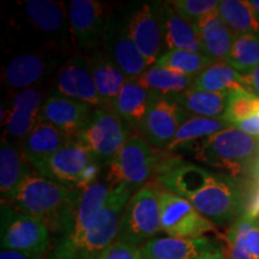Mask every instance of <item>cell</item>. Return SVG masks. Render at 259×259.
I'll return each instance as SVG.
<instances>
[{"label":"cell","mask_w":259,"mask_h":259,"mask_svg":"<svg viewBox=\"0 0 259 259\" xmlns=\"http://www.w3.org/2000/svg\"><path fill=\"white\" fill-rule=\"evenodd\" d=\"M2 248L44 258L50 246V229L40 220L16 210L8 204L0 209Z\"/></svg>","instance_id":"obj_9"},{"label":"cell","mask_w":259,"mask_h":259,"mask_svg":"<svg viewBox=\"0 0 259 259\" xmlns=\"http://www.w3.org/2000/svg\"><path fill=\"white\" fill-rule=\"evenodd\" d=\"M70 54L52 50H34L22 52L9 60L3 69L2 80L6 87L14 90L30 89L32 85L53 72L61 61ZM65 63V61H64Z\"/></svg>","instance_id":"obj_14"},{"label":"cell","mask_w":259,"mask_h":259,"mask_svg":"<svg viewBox=\"0 0 259 259\" xmlns=\"http://www.w3.org/2000/svg\"><path fill=\"white\" fill-rule=\"evenodd\" d=\"M250 4L253 8L255 15H257V18L259 19V0H250Z\"/></svg>","instance_id":"obj_45"},{"label":"cell","mask_w":259,"mask_h":259,"mask_svg":"<svg viewBox=\"0 0 259 259\" xmlns=\"http://www.w3.org/2000/svg\"><path fill=\"white\" fill-rule=\"evenodd\" d=\"M156 94L144 88L136 79H127L109 108L120 116L130 127L141 130Z\"/></svg>","instance_id":"obj_25"},{"label":"cell","mask_w":259,"mask_h":259,"mask_svg":"<svg viewBox=\"0 0 259 259\" xmlns=\"http://www.w3.org/2000/svg\"><path fill=\"white\" fill-rule=\"evenodd\" d=\"M225 118H203V116L191 115L187 120L178 130L176 137L166 148L167 153H177L184 148L202 141V139L212 136L218 132L231 127Z\"/></svg>","instance_id":"obj_29"},{"label":"cell","mask_w":259,"mask_h":259,"mask_svg":"<svg viewBox=\"0 0 259 259\" xmlns=\"http://www.w3.org/2000/svg\"><path fill=\"white\" fill-rule=\"evenodd\" d=\"M259 113V97L245 89L229 93L228 105L223 118L235 126Z\"/></svg>","instance_id":"obj_35"},{"label":"cell","mask_w":259,"mask_h":259,"mask_svg":"<svg viewBox=\"0 0 259 259\" xmlns=\"http://www.w3.org/2000/svg\"><path fill=\"white\" fill-rule=\"evenodd\" d=\"M226 63L240 73H246L259 66V35L236 36Z\"/></svg>","instance_id":"obj_34"},{"label":"cell","mask_w":259,"mask_h":259,"mask_svg":"<svg viewBox=\"0 0 259 259\" xmlns=\"http://www.w3.org/2000/svg\"><path fill=\"white\" fill-rule=\"evenodd\" d=\"M134 190L125 183L113 187L101 213L71 259H97L116 240L122 213Z\"/></svg>","instance_id":"obj_8"},{"label":"cell","mask_w":259,"mask_h":259,"mask_svg":"<svg viewBox=\"0 0 259 259\" xmlns=\"http://www.w3.org/2000/svg\"><path fill=\"white\" fill-rule=\"evenodd\" d=\"M101 47L128 79L138 78L149 69L147 61L128 32L124 6L109 9Z\"/></svg>","instance_id":"obj_11"},{"label":"cell","mask_w":259,"mask_h":259,"mask_svg":"<svg viewBox=\"0 0 259 259\" xmlns=\"http://www.w3.org/2000/svg\"><path fill=\"white\" fill-rule=\"evenodd\" d=\"M219 15L235 37L240 35H259V19L247 0L220 2Z\"/></svg>","instance_id":"obj_31"},{"label":"cell","mask_w":259,"mask_h":259,"mask_svg":"<svg viewBox=\"0 0 259 259\" xmlns=\"http://www.w3.org/2000/svg\"><path fill=\"white\" fill-rule=\"evenodd\" d=\"M187 149L194 161L225 170L233 178L246 173L251 176L259 155V139L231 126L183 150Z\"/></svg>","instance_id":"obj_3"},{"label":"cell","mask_w":259,"mask_h":259,"mask_svg":"<svg viewBox=\"0 0 259 259\" xmlns=\"http://www.w3.org/2000/svg\"><path fill=\"white\" fill-rule=\"evenodd\" d=\"M251 176H252V178H253L254 180H257V183H258V185H259V155H258L257 160H255V162H254L253 168H252Z\"/></svg>","instance_id":"obj_44"},{"label":"cell","mask_w":259,"mask_h":259,"mask_svg":"<svg viewBox=\"0 0 259 259\" xmlns=\"http://www.w3.org/2000/svg\"><path fill=\"white\" fill-rule=\"evenodd\" d=\"M229 93L231 92L211 93L191 87L179 95L171 97L191 115L216 119L225 115Z\"/></svg>","instance_id":"obj_28"},{"label":"cell","mask_w":259,"mask_h":259,"mask_svg":"<svg viewBox=\"0 0 259 259\" xmlns=\"http://www.w3.org/2000/svg\"><path fill=\"white\" fill-rule=\"evenodd\" d=\"M131 127L112 108L95 107L76 138L92 151L105 168L131 137Z\"/></svg>","instance_id":"obj_6"},{"label":"cell","mask_w":259,"mask_h":259,"mask_svg":"<svg viewBox=\"0 0 259 259\" xmlns=\"http://www.w3.org/2000/svg\"><path fill=\"white\" fill-rule=\"evenodd\" d=\"M0 259H38V258L32 257L30 254L23 253V252L4 250V248H2V252H0Z\"/></svg>","instance_id":"obj_42"},{"label":"cell","mask_w":259,"mask_h":259,"mask_svg":"<svg viewBox=\"0 0 259 259\" xmlns=\"http://www.w3.org/2000/svg\"><path fill=\"white\" fill-rule=\"evenodd\" d=\"M246 244L251 259H259V219L255 220L246 235Z\"/></svg>","instance_id":"obj_39"},{"label":"cell","mask_w":259,"mask_h":259,"mask_svg":"<svg viewBox=\"0 0 259 259\" xmlns=\"http://www.w3.org/2000/svg\"><path fill=\"white\" fill-rule=\"evenodd\" d=\"M31 171L21 149L16 148L10 141L3 139L0 147V191L2 203L12 198L22 181Z\"/></svg>","instance_id":"obj_27"},{"label":"cell","mask_w":259,"mask_h":259,"mask_svg":"<svg viewBox=\"0 0 259 259\" xmlns=\"http://www.w3.org/2000/svg\"><path fill=\"white\" fill-rule=\"evenodd\" d=\"M67 138L60 130L48 122L40 121L35 128L21 142V151L29 166L38 173L54 154L64 147Z\"/></svg>","instance_id":"obj_22"},{"label":"cell","mask_w":259,"mask_h":259,"mask_svg":"<svg viewBox=\"0 0 259 259\" xmlns=\"http://www.w3.org/2000/svg\"><path fill=\"white\" fill-rule=\"evenodd\" d=\"M130 35L142 56L151 67L164 53L160 21V3L137 2L124 6Z\"/></svg>","instance_id":"obj_12"},{"label":"cell","mask_w":259,"mask_h":259,"mask_svg":"<svg viewBox=\"0 0 259 259\" xmlns=\"http://www.w3.org/2000/svg\"><path fill=\"white\" fill-rule=\"evenodd\" d=\"M19 21L42 38L46 50L70 53L73 45L69 12L64 3L52 0H25L18 5Z\"/></svg>","instance_id":"obj_4"},{"label":"cell","mask_w":259,"mask_h":259,"mask_svg":"<svg viewBox=\"0 0 259 259\" xmlns=\"http://www.w3.org/2000/svg\"><path fill=\"white\" fill-rule=\"evenodd\" d=\"M160 21L166 51L184 50L205 54L196 24L184 18L170 2L160 3Z\"/></svg>","instance_id":"obj_21"},{"label":"cell","mask_w":259,"mask_h":259,"mask_svg":"<svg viewBox=\"0 0 259 259\" xmlns=\"http://www.w3.org/2000/svg\"><path fill=\"white\" fill-rule=\"evenodd\" d=\"M196 259H226V255L225 252H223L219 246H216V247L211 248V250L206 251L205 253L200 254L199 257H197Z\"/></svg>","instance_id":"obj_43"},{"label":"cell","mask_w":259,"mask_h":259,"mask_svg":"<svg viewBox=\"0 0 259 259\" xmlns=\"http://www.w3.org/2000/svg\"><path fill=\"white\" fill-rule=\"evenodd\" d=\"M112 189L103 181H95L82 190L80 198L73 213L72 221L63 236H60L50 259H71L77 247L101 213Z\"/></svg>","instance_id":"obj_10"},{"label":"cell","mask_w":259,"mask_h":259,"mask_svg":"<svg viewBox=\"0 0 259 259\" xmlns=\"http://www.w3.org/2000/svg\"><path fill=\"white\" fill-rule=\"evenodd\" d=\"M44 102V95L37 88L16 93L2 120V124H5L6 137L23 141L41 121L40 112Z\"/></svg>","instance_id":"obj_19"},{"label":"cell","mask_w":259,"mask_h":259,"mask_svg":"<svg viewBox=\"0 0 259 259\" xmlns=\"http://www.w3.org/2000/svg\"><path fill=\"white\" fill-rule=\"evenodd\" d=\"M242 74L226 61H215L199 73L193 80L192 87L211 93H225L244 89Z\"/></svg>","instance_id":"obj_32"},{"label":"cell","mask_w":259,"mask_h":259,"mask_svg":"<svg viewBox=\"0 0 259 259\" xmlns=\"http://www.w3.org/2000/svg\"><path fill=\"white\" fill-rule=\"evenodd\" d=\"M161 231L174 238L198 239L215 229V225L189 200L160 187Z\"/></svg>","instance_id":"obj_13"},{"label":"cell","mask_w":259,"mask_h":259,"mask_svg":"<svg viewBox=\"0 0 259 259\" xmlns=\"http://www.w3.org/2000/svg\"><path fill=\"white\" fill-rule=\"evenodd\" d=\"M52 95L70 97L93 107L103 106L85 54L74 53L65 60L54 77Z\"/></svg>","instance_id":"obj_18"},{"label":"cell","mask_w":259,"mask_h":259,"mask_svg":"<svg viewBox=\"0 0 259 259\" xmlns=\"http://www.w3.org/2000/svg\"><path fill=\"white\" fill-rule=\"evenodd\" d=\"M241 74L242 88L259 97V66Z\"/></svg>","instance_id":"obj_40"},{"label":"cell","mask_w":259,"mask_h":259,"mask_svg":"<svg viewBox=\"0 0 259 259\" xmlns=\"http://www.w3.org/2000/svg\"><path fill=\"white\" fill-rule=\"evenodd\" d=\"M212 63H215V61L203 53L184 50H171L164 52L158 58L155 66L173 70L176 72L196 78Z\"/></svg>","instance_id":"obj_33"},{"label":"cell","mask_w":259,"mask_h":259,"mask_svg":"<svg viewBox=\"0 0 259 259\" xmlns=\"http://www.w3.org/2000/svg\"><path fill=\"white\" fill-rule=\"evenodd\" d=\"M191 116L171 96L156 94L145 116L141 131L151 147L166 149L178 130Z\"/></svg>","instance_id":"obj_17"},{"label":"cell","mask_w":259,"mask_h":259,"mask_svg":"<svg viewBox=\"0 0 259 259\" xmlns=\"http://www.w3.org/2000/svg\"><path fill=\"white\" fill-rule=\"evenodd\" d=\"M85 56L88 57L94 82L103 106L111 107L128 78L101 46L87 53Z\"/></svg>","instance_id":"obj_24"},{"label":"cell","mask_w":259,"mask_h":259,"mask_svg":"<svg viewBox=\"0 0 259 259\" xmlns=\"http://www.w3.org/2000/svg\"><path fill=\"white\" fill-rule=\"evenodd\" d=\"M74 47L87 54L101 46L109 9L96 0H72L67 5Z\"/></svg>","instance_id":"obj_15"},{"label":"cell","mask_w":259,"mask_h":259,"mask_svg":"<svg viewBox=\"0 0 259 259\" xmlns=\"http://www.w3.org/2000/svg\"><path fill=\"white\" fill-rule=\"evenodd\" d=\"M162 155L147 139L131 136L121 150L105 167V183L111 189L119 184H128L134 189L142 186L154 176Z\"/></svg>","instance_id":"obj_5"},{"label":"cell","mask_w":259,"mask_h":259,"mask_svg":"<svg viewBox=\"0 0 259 259\" xmlns=\"http://www.w3.org/2000/svg\"><path fill=\"white\" fill-rule=\"evenodd\" d=\"M93 106L70 97L51 95L42 105L41 121L60 130L67 138L74 139L88 122Z\"/></svg>","instance_id":"obj_20"},{"label":"cell","mask_w":259,"mask_h":259,"mask_svg":"<svg viewBox=\"0 0 259 259\" xmlns=\"http://www.w3.org/2000/svg\"><path fill=\"white\" fill-rule=\"evenodd\" d=\"M179 14L187 21L197 23L199 19L219 11L218 0H174L170 2Z\"/></svg>","instance_id":"obj_37"},{"label":"cell","mask_w":259,"mask_h":259,"mask_svg":"<svg viewBox=\"0 0 259 259\" xmlns=\"http://www.w3.org/2000/svg\"><path fill=\"white\" fill-rule=\"evenodd\" d=\"M255 220L258 219H251L246 215H241L233 222L226 236V259H251L247 250V244H246V235L251 227L253 226Z\"/></svg>","instance_id":"obj_36"},{"label":"cell","mask_w":259,"mask_h":259,"mask_svg":"<svg viewBox=\"0 0 259 259\" xmlns=\"http://www.w3.org/2000/svg\"><path fill=\"white\" fill-rule=\"evenodd\" d=\"M82 191L38 174L22 181L8 204L18 211L40 220L50 232L63 236L72 221Z\"/></svg>","instance_id":"obj_2"},{"label":"cell","mask_w":259,"mask_h":259,"mask_svg":"<svg viewBox=\"0 0 259 259\" xmlns=\"http://www.w3.org/2000/svg\"><path fill=\"white\" fill-rule=\"evenodd\" d=\"M216 246L206 238L158 236L145 242L141 247V253L143 259H196Z\"/></svg>","instance_id":"obj_23"},{"label":"cell","mask_w":259,"mask_h":259,"mask_svg":"<svg viewBox=\"0 0 259 259\" xmlns=\"http://www.w3.org/2000/svg\"><path fill=\"white\" fill-rule=\"evenodd\" d=\"M196 24L204 53L213 61H226L228 57L235 35L220 17L219 11L212 12Z\"/></svg>","instance_id":"obj_26"},{"label":"cell","mask_w":259,"mask_h":259,"mask_svg":"<svg viewBox=\"0 0 259 259\" xmlns=\"http://www.w3.org/2000/svg\"><path fill=\"white\" fill-rule=\"evenodd\" d=\"M161 231L160 186L145 185L136 191L122 213L116 240L136 246L156 238Z\"/></svg>","instance_id":"obj_7"},{"label":"cell","mask_w":259,"mask_h":259,"mask_svg":"<svg viewBox=\"0 0 259 259\" xmlns=\"http://www.w3.org/2000/svg\"><path fill=\"white\" fill-rule=\"evenodd\" d=\"M235 127L241 130L245 134L252 136V137L259 139V113L254 116H252V118L247 119V120L235 125Z\"/></svg>","instance_id":"obj_41"},{"label":"cell","mask_w":259,"mask_h":259,"mask_svg":"<svg viewBox=\"0 0 259 259\" xmlns=\"http://www.w3.org/2000/svg\"><path fill=\"white\" fill-rule=\"evenodd\" d=\"M95 162L99 161L85 145L70 139L36 174L82 191L87 171Z\"/></svg>","instance_id":"obj_16"},{"label":"cell","mask_w":259,"mask_h":259,"mask_svg":"<svg viewBox=\"0 0 259 259\" xmlns=\"http://www.w3.org/2000/svg\"><path fill=\"white\" fill-rule=\"evenodd\" d=\"M97 259H143L139 246L115 240Z\"/></svg>","instance_id":"obj_38"},{"label":"cell","mask_w":259,"mask_h":259,"mask_svg":"<svg viewBox=\"0 0 259 259\" xmlns=\"http://www.w3.org/2000/svg\"><path fill=\"white\" fill-rule=\"evenodd\" d=\"M136 80L151 92L163 96L179 95L192 87L194 77L163 67L151 66Z\"/></svg>","instance_id":"obj_30"},{"label":"cell","mask_w":259,"mask_h":259,"mask_svg":"<svg viewBox=\"0 0 259 259\" xmlns=\"http://www.w3.org/2000/svg\"><path fill=\"white\" fill-rule=\"evenodd\" d=\"M157 185L189 200L213 225L234 222L244 213L246 198L236 179L216 174L166 153L155 171Z\"/></svg>","instance_id":"obj_1"}]
</instances>
